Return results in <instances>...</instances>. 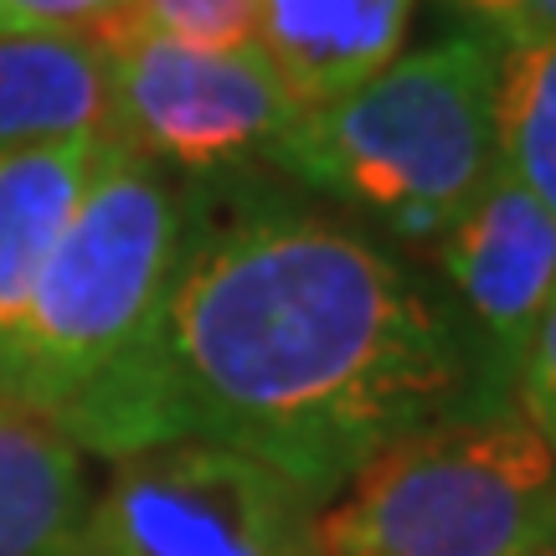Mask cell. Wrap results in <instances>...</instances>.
Instances as JSON below:
<instances>
[{
  "mask_svg": "<svg viewBox=\"0 0 556 556\" xmlns=\"http://www.w3.org/2000/svg\"><path fill=\"white\" fill-rule=\"evenodd\" d=\"M490 392L475 330L366 232L294 206H191L155 340L78 448L222 443L319 510L387 443Z\"/></svg>",
  "mask_w": 556,
  "mask_h": 556,
  "instance_id": "6da1fadb",
  "label": "cell"
},
{
  "mask_svg": "<svg viewBox=\"0 0 556 556\" xmlns=\"http://www.w3.org/2000/svg\"><path fill=\"white\" fill-rule=\"evenodd\" d=\"M191 227V197L109 135L31 309L0 356V397L78 433L119 397L155 340Z\"/></svg>",
  "mask_w": 556,
  "mask_h": 556,
  "instance_id": "7a4b0ae2",
  "label": "cell"
},
{
  "mask_svg": "<svg viewBox=\"0 0 556 556\" xmlns=\"http://www.w3.org/2000/svg\"><path fill=\"white\" fill-rule=\"evenodd\" d=\"M495 62L479 31L402 52L356 93L299 114L268 160L397 238L438 242L495 170Z\"/></svg>",
  "mask_w": 556,
  "mask_h": 556,
  "instance_id": "3957f363",
  "label": "cell"
},
{
  "mask_svg": "<svg viewBox=\"0 0 556 556\" xmlns=\"http://www.w3.org/2000/svg\"><path fill=\"white\" fill-rule=\"evenodd\" d=\"M552 505V448L490 392L366 458L315 510V556H520Z\"/></svg>",
  "mask_w": 556,
  "mask_h": 556,
  "instance_id": "277c9868",
  "label": "cell"
},
{
  "mask_svg": "<svg viewBox=\"0 0 556 556\" xmlns=\"http://www.w3.org/2000/svg\"><path fill=\"white\" fill-rule=\"evenodd\" d=\"M62 556H315V505L222 443H160L114 475Z\"/></svg>",
  "mask_w": 556,
  "mask_h": 556,
  "instance_id": "5b68a950",
  "label": "cell"
},
{
  "mask_svg": "<svg viewBox=\"0 0 556 556\" xmlns=\"http://www.w3.org/2000/svg\"><path fill=\"white\" fill-rule=\"evenodd\" d=\"M109 135L124 150L180 176H227L268 160L299 119L294 99L258 47L212 52L186 41L129 31L109 52Z\"/></svg>",
  "mask_w": 556,
  "mask_h": 556,
  "instance_id": "8992f818",
  "label": "cell"
},
{
  "mask_svg": "<svg viewBox=\"0 0 556 556\" xmlns=\"http://www.w3.org/2000/svg\"><path fill=\"white\" fill-rule=\"evenodd\" d=\"M438 263L469 315L495 387L510 392L520 351L556 289V217L495 160L475 201L438 238Z\"/></svg>",
  "mask_w": 556,
  "mask_h": 556,
  "instance_id": "52a82bcc",
  "label": "cell"
},
{
  "mask_svg": "<svg viewBox=\"0 0 556 556\" xmlns=\"http://www.w3.org/2000/svg\"><path fill=\"white\" fill-rule=\"evenodd\" d=\"M413 11L417 0H258V52L309 114L397 62Z\"/></svg>",
  "mask_w": 556,
  "mask_h": 556,
  "instance_id": "ba28073f",
  "label": "cell"
},
{
  "mask_svg": "<svg viewBox=\"0 0 556 556\" xmlns=\"http://www.w3.org/2000/svg\"><path fill=\"white\" fill-rule=\"evenodd\" d=\"M109 135H78L0 155V356L31 309L41 268L78 212Z\"/></svg>",
  "mask_w": 556,
  "mask_h": 556,
  "instance_id": "9c48e42d",
  "label": "cell"
},
{
  "mask_svg": "<svg viewBox=\"0 0 556 556\" xmlns=\"http://www.w3.org/2000/svg\"><path fill=\"white\" fill-rule=\"evenodd\" d=\"M109 58L62 31L0 37V155L78 135H109Z\"/></svg>",
  "mask_w": 556,
  "mask_h": 556,
  "instance_id": "30bf717a",
  "label": "cell"
},
{
  "mask_svg": "<svg viewBox=\"0 0 556 556\" xmlns=\"http://www.w3.org/2000/svg\"><path fill=\"white\" fill-rule=\"evenodd\" d=\"M88 500L78 443L52 417L0 397V556H62Z\"/></svg>",
  "mask_w": 556,
  "mask_h": 556,
  "instance_id": "8fae6325",
  "label": "cell"
},
{
  "mask_svg": "<svg viewBox=\"0 0 556 556\" xmlns=\"http://www.w3.org/2000/svg\"><path fill=\"white\" fill-rule=\"evenodd\" d=\"M495 160L556 217V31L500 47Z\"/></svg>",
  "mask_w": 556,
  "mask_h": 556,
  "instance_id": "7c38bea8",
  "label": "cell"
},
{
  "mask_svg": "<svg viewBox=\"0 0 556 556\" xmlns=\"http://www.w3.org/2000/svg\"><path fill=\"white\" fill-rule=\"evenodd\" d=\"M135 21L139 31L186 47H212V52L258 47V0H135Z\"/></svg>",
  "mask_w": 556,
  "mask_h": 556,
  "instance_id": "4fadbf2b",
  "label": "cell"
},
{
  "mask_svg": "<svg viewBox=\"0 0 556 556\" xmlns=\"http://www.w3.org/2000/svg\"><path fill=\"white\" fill-rule=\"evenodd\" d=\"M5 11L26 26V31H62V37L93 41L109 52L114 41L139 31L135 0H5Z\"/></svg>",
  "mask_w": 556,
  "mask_h": 556,
  "instance_id": "5bb4252c",
  "label": "cell"
},
{
  "mask_svg": "<svg viewBox=\"0 0 556 556\" xmlns=\"http://www.w3.org/2000/svg\"><path fill=\"white\" fill-rule=\"evenodd\" d=\"M510 402H516L520 417L536 428V438L556 458V289L546 299V309H541L531 340H526V351H520Z\"/></svg>",
  "mask_w": 556,
  "mask_h": 556,
  "instance_id": "9a60e30c",
  "label": "cell"
},
{
  "mask_svg": "<svg viewBox=\"0 0 556 556\" xmlns=\"http://www.w3.org/2000/svg\"><path fill=\"white\" fill-rule=\"evenodd\" d=\"M556 31V0H505L495 16V37L500 41H520V37H546Z\"/></svg>",
  "mask_w": 556,
  "mask_h": 556,
  "instance_id": "2e32d148",
  "label": "cell"
},
{
  "mask_svg": "<svg viewBox=\"0 0 556 556\" xmlns=\"http://www.w3.org/2000/svg\"><path fill=\"white\" fill-rule=\"evenodd\" d=\"M520 556H556V505L546 510V520H541V531L531 536V546H526Z\"/></svg>",
  "mask_w": 556,
  "mask_h": 556,
  "instance_id": "e0dca14e",
  "label": "cell"
},
{
  "mask_svg": "<svg viewBox=\"0 0 556 556\" xmlns=\"http://www.w3.org/2000/svg\"><path fill=\"white\" fill-rule=\"evenodd\" d=\"M458 11H469V16H479L484 21V26H495V16H500V5H505V0H454Z\"/></svg>",
  "mask_w": 556,
  "mask_h": 556,
  "instance_id": "ac0fdd59",
  "label": "cell"
},
{
  "mask_svg": "<svg viewBox=\"0 0 556 556\" xmlns=\"http://www.w3.org/2000/svg\"><path fill=\"white\" fill-rule=\"evenodd\" d=\"M5 31H26V26H21V21L5 11V0H0V37H5Z\"/></svg>",
  "mask_w": 556,
  "mask_h": 556,
  "instance_id": "d6986e66",
  "label": "cell"
}]
</instances>
